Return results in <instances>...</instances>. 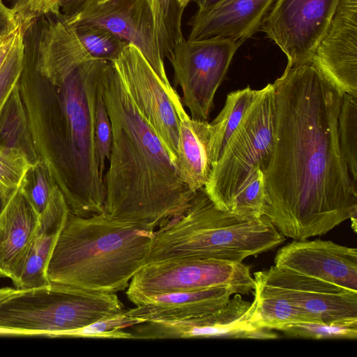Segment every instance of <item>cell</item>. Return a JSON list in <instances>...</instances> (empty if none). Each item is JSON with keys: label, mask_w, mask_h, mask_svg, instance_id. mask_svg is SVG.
<instances>
[{"label": "cell", "mask_w": 357, "mask_h": 357, "mask_svg": "<svg viewBox=\"0 0 357 357\" xmlns=\"http://www.w3.org/2000/svg\"><path fill=\"white\" fill-rule=\"evenodd\" d=\"M273 85L275 143L262 214L284 237L326 234L357 214V183L338 138L343 93L310 62L286 67Z\"/></svg>", "instance_id": "obj_1"}, {"label": "cell", "mask_w": 357, "mask_h": 357, "mask_svg": "<svg viewBox=\"0 0 357 357\" xmlns=\"http://www.w3.org/2000/svg\"><path fill=\"white\" fill-rule=\"evenodd\" d=\"M101 91L112 128L109 167L103 177V213L155 230L182 213L195 192L137 111L112 62L103 75Z\"/></svg>", "instance_id": "obj_2"}, {"label": "cell", "mask_w": 357, "mask_h": 357, "mask_svg": "<svg viewBox=\"0 0 357 357\" xmlns=\"http://www.w3.org/2000/svg\"><path fill=\"white\" fill-rule=\"evenodd\" d=\"M154 231L105 213L81 217L69 211L47 278L89 291H123L146 263Z\"/></svg>", "instance_id": "obj_3"}, {"label": "cell", "mask_w": 357, "mask_h": 357, "mask_svg": "<svg viewBox=\"0 0 357 357\" xmlns=\"http://www.w3.org/2000/svg\"><path fill=\"white\" fill-rule=\"evenodd\" d=\"M284 239L265 215L218 208L203 188L182 213L154 231L146 263L180 259L242 262L276 248Z\"/></svg>", "instance_id": "obj_4"}, {"label": "cell", "mask_w": 357, "mask_h": 357, "mask_svg": "<svg viewBox=\"0 0 357 357\" xmlns=\"http://www.w3.org/2000/svg\"><path fill=\"white\" fill-rule=\"evenodd\" d=\"M109 61L89 59L55 86L74 185L70 213L89 217L104 212L105 191L94 140V114L102 78Z\"/></svg>", "instance_id": "obj_5"}, {"label": "cell", "mask_w": 357, "mask_h": 357, "mask_svg": "<svg viewBox=\"0 0 357 357\" xmlns=\"http://www.w3.org/2000/svg\"><path fill=\"white\" fill-rule=\"evenodd\" d=\"M125 310L116 293L86 291L50 282L17 289L0 301V328L16 335L63 337L68 331Z\"/></svg>", "instance_id": "obj_6"}, {"label": "cell", "mask_w": 357, "mask_h": 357, "mask_svg": "<svg viewBox=\"0 0 357 357\" xmlns=\"http://www.w3.org/2000/svg\"><path fill=\"white\" fill-rule=\"evenodd\" d=\"M275 98L273 84L258 93L228 139L204 187L215 206L230 212L234 199L250 174L269 166L275 143Z\"/></svg>", "instance_id": "obj_7"}, {"label": "cell", "mask_w": 357, "mask_h": 357, "mask_svg": "<svg viewBox=\"0 0 357 357\" xmlns=\"http://www.w3.org/2000/svg\"><path fill=\"white\" fill-rule=\"evenodd\" d=\"M229 287L236 294L254 292L255 280L242 262L213 259H180L146 263L127 288L136 306L165 294Z\"/></svg>", "instance_id": "obj_8"}, {"label": "cell", "mask_w": 357, "mask_h": 357, "mask_svg": "<svg viewBox=\"0 0 357 357\" xmlns=\"http://www.w3.org/2000/svg\"><path fill=\"white\" fill-rule=\"evenodd\" d=\"M19 87L36 152L47 167L69 207L73 202L74 186L56 88L39 75L24 58Z\"/></svg>", "instance_id": "obj_9"}, {"label": "cell", "mask_w": 357, "mask_h": 357, "mask_svg": "<svg viewBox=\"0 0 357 357\" xmlns=\"http://www.w3.org/2000/svg\"><path fill=\"white\" fill-rule=\"evenodd\" d=\"M241 44L228 38H183L174 45L167 59L173 68L174 84L182 90L181 103L191 118L208 121L215 94Z\"/></svg>", "instance_id": "obj_10"}, {"label": "cell", "mask_w": 357, "mask_h": 357, "mask_svg": "<svg viewBox=\"0 0 357 357\" xmlns=\"http://www.w3.org/2000/svg\"><path fill=\"white\" fill-rule=\"evenodd\" d=\"M112 63L137 111L154 130L175 163L179 132L175 105L180 98L177 91L162 83L142 52L131 44Z\"/></svg>", "instance_id": "obj_11"}, {"label": "cell", "mask_w": 357, "mask_h": 357, "mask_svg": "<svg viewBox=\"0 0 357 357\" xmlns=\"http://www.w3.org/2000/svg\"><path fill=\"white\" fill-rule=\"evenodd\" d=\"M340 0H275L259 31L287 58V68L308 63L324 36Z\"/></svg>", "instance_id": "obj_12"}, {"label": "cell", "mask_w": 357, "mask_h": 357, "mask_svg": "<svg viewBox=\"0 0 357 357\" xmlns=\"http://www.w3.org/2000/svg\"><path fill=\"white\" fill-rule=\"evenodd\" d=\"M255 283L296 306L312 322L357 319V291L275 266L256 272Z\"/></svg>", "instance_id": "obj_13"}, {"label": "cell", "mask_w": 357, "mask_h": 357, "mask_svg": "<svg viewBox=\"0 0 357 357\" xmlns=\"http://www.w3.org/2000/svg\"><path fill=\"white\" fill-rule=\"evenodd\" d=\"M66 16L75 26H99L136 47L162 83L167 87L172 88L167 76L154 17L148 0H106Z\"/></svg>", "instance_id": "obj_14"}, {"label": "cell", "mask_w": 357, "mask_h": 357, "mask_svg": "<svg viewBox=\"0 0 357 357\" xmlns=\"http://www.w3.org/2000/svg\"><path fill=\"white\" fill-rule=\"evenodd\" d=\"M310 62L343 94L357 96V0H340Z\"/></svg>", "instance_id": "obj_15"}, {"label": "cell", "mask_w": 357, "mask_h": 357, "mask_svg": "<svg viewBox=\"0 0 357 357\" xmlns=\"http://www.w3.org/2000/svg\"><path fill=\"white\" fill-rule=\"evenodd\" d=\"M275 266L357 291V250L331 241L291 242L277 252Z\"/></svg>", "instance_id": "obj_16"}, {"label": "cell", "mask_w": 357, "mask_h": 357, "mask_svg": "<svg viewBox=\"0 0 357 357\" xmlns=\"http://www.w3.org/2000/svg\"><path fill=\"white\" fill-rule=\"evenodd\" d=\"M251 303L240 294L214 312L187 319L148 321L127 328L133 339H167L226 337L241 339L243 333L253 328L249 322Z\"/></svg>", "instance_id": "obj_17"}, {"label": "cell", "mask_w": 357, "mask_h": 357, "mask_svg": "<svg viewBox=\"0 0 357 357\" xmlns=\"http://www.w3.org/2000/svg\"><path fill=\"white\" fill-rule=\"evenodd\" d=\"M275 0H222L202 14H194L188 22L187 39L228 38L243 43L259 31L261 22Z\"/></svg>", "instance_id": "obj_18"}, {"label": "cell", "mask_w": 357, "mask_h": 357, "mask_svg": "<svg viewBox=\"0 0 357 357\" xmlns=\"http://www.w3.org/2000/svg\"><path fill=\"white\" fill-rule=\"evenodd\" d=\"M38 221L20 185L0 213V277L10 279L15 287Z\"/></svg>", "instance_id": "obj_19"}, {"label": "cell", "mask_w": 357, "mask_h": 357, "mask_svg": "<svg viewBox=\"0 0 357 357\" xmlns=\"http://www.w3.org/2000/svg\"><path fill=\"white\" fill-rule=\"evenodd\" d=\"M69 213L65 197L56 185L52 191L33 234L17 289L47 285V268Z\"/></svg>", "instance_id": "obj_20"}, {"label": "cell", "mask_w": 357, "mask_h": 357, "mask_svg": "<svg viewBox=\"0 0 357 357\" xmlns=\"http://www.w3.org/2000/svg\"><path fill=\"white\" fill-rule=\"evenodd\" d=\"M235 294L229 287L169 293L126 309L125 314L144 322L187 319L215 311Z\"/></svg>", "instance_id": "obj_21"}, {"label": "cell", "mask_w": 357, "mask_h": 357, "mask_svg": "<svg viewBox=\"0 0 357 357\" xmlns=\"http://www.w3.org/2000/svg\"><path fill=\"white\" fill-rule=\"evenodd\" d=\"M179 117L178 155L175 162L179 174L193 192L203 188L211 172L209 158V123L189 116L181 97L176 102Z\"/></svg>", "instance_id": "obj_22"}, {"label": "cell", "mask_w": 357, "mask_h": 357, "mask_svg": "<svg viewBox=\"0 0 357 357\" xmlns=\"http://www.w3.org/2000/svg\"><path fill=\"white\" fill-rule=\"evenodd\" d=\"M254 300L249 308V322L253 328L280 331L300 322L312 321L287 299L255 283Z\"/></svg>", "instance_id": "obj_23"}, {"label": "cell", "mask_w": 357, "mask_h": 357, "mask_svg": "<svg viewBox=\"0 0 357 357\" xmlns=\"http://www.w3.org/2000/svg\"><path fill=\"white\" fill-rule=\"evenodd\" d=\"M258 93L248 86L227 94L225 106L209 123V158L213 167L223 149Z\"/></svg>", "instance_id": "obj_24"}, {"label": "cell", "mask_w": 357, "mask_h": 357, "mask_svg": "<svg viewBox=\"0 0 357 357\" xmlns=\"http://www.w3.org/2000/svg\"><path fill=\"white\" fill-rule=\"evenodd\" d=\"M0 146L24 151L32 164L40 160L34 148L19 83L12 91L0 115Z\"/></svg>", "instance_id": "obj_25"}, {"label": "cell", "mask_w": 357, "mask_h": 357, "mask_svg": "<svg viewBox=\"0 0 357 357\" xmlns=\"http://www.w3.org/2000/svg\"><path fill=\"white\" fill-rule=\"evenodd\" d=\"M155 22L162 57L168 59L174 45L183 39L182 16L184 8L177 0H148Z\"/></svg>", "instance_id": "obj_26"}, {"label": "cell", "mask_w": 357, "mask_h": 357, "mask_svg": "<svg viewBox=\"0 0 357 357\" xmlns=\"http://www.w3.org/2000/svg\"><path fill=\"white\" fill-rule=\"evenodd\" d=\"M337 132L342 155L354 181L357 183V96L342 95Z\"/></svg>", "instance_id": "obj_27"}, {"label": "cell", "mask_w": 357, "mask_h": 357, "mask_svg": "<svg viewBox=\"0 0 357 357\" xmlns=\"http://www.w3.org/2000/svg\"><path fill=\"white\" fill-rule=\"evenodd\" d=\"M75 26L83 47L94 59L112 62L129 44L99 26L80 24Z\"/></svg>", "instance_id": "obj_28"}, {"label": "cell", "mask_w": 357, "mask_h": 357, "mask_svg": "<svg viewBox=\"0 0 357 357\" xmlns=\"http://www.w3.org/2000/svg\"><path fill=\"white\" fill-rule=\"evenodd\" d=\"M280 331L294 337L356 340L357 319L332 322H300L287 325Z\"/></svg>", "instance_id": "obj_29"}, {"label": "cell", "mask_w": 357, "mask_h": 357, "mask_svg": "<svg viewBox=\"0 0 357 357\" xmlns=\"http://www.w3.org/2000/svg\"><path fill=\"white\" fill-rule=\"evenodd\" d=\"M266 196L265 174L260 167H257L235 196L230 212L263 215Z\"/></svg>", "instance_id": "obj_30"}, {"label": "cell", "mask_w": 357, "mask_h": 357, "mask_svg": "<svg viewBox=\"0 0 357 357\" xmlns=\"http://www.w3.org/2000/svg\"><path fill=\"white\" fill-rule=\"evenodd\" d=\"M125 310L114 316L97 321L82 328L68 331L64 333L63 337L133 339L132 334L126 328L144 323V321L126 315Z\"/></svg>", "instance_id": "obj_31"}, {"label": "cell", "mask_w": 357, "mask_h": 357, "mask_svg": "<svg viewBox=\"0 0 357 357\" xmlns=\"http://www.w3.org/2000/svg\"><path fill=\"white\" fill-rule=\"evenodd\" d=\"M56 185L47 167L40 160L32 165L21 183L24 192L39 215L46 208Z\"/></svg>", "instance_id": "obj_32"}, {"label": "cell", "mask_w": 357, "mask_h": 357, "mask_svg": "<svg viewBox=\"0 0 357 357\" xmlns=\"http://www.w3.org/2000/svg\"><path fill=\"white\" fill-rule=\"evenodd\" d=\"M94 140L99 172L102 176L104 177L106 161L109 160L111 152L112 128L109 116L102 95L101 82L95 107Z\"/></svg>", "instance_id": "obj_33"}, {"label": "cell", "mask_w": 357, "mask_h": 357, "mask_svg": "<svg viewBox=\"0 0 357 357\" xmlns=\"http://www.w3.org/2000/svg\"><path fill=\"white\" fill-rule=\"evenodd\" d=\"M26 153L15 148L0 146V183L17 188L32 166Z\"/></svg>", "instance_id": "obj_34"}, {"label": "cell", "mask_w": 357, "mask_h": 357, "mask_svg": "<svg viewBox=\"0 0 357 357\" xmlns=\"http://www.w3.org/2000/svg\"><path fill=\"white\" fill-rule=\"evenodd\" d=\"M62 0H25L22 4L12 8L22 29L34 20L49 14L60 13Z\"/></svg>", "instance_id": "obj_35"}, {"label": "cell", "mask_w": 357, "mask_h": 357, "mask_svg": "<svg viewBox=\"0 0 357 357\" xmlns=\"http://www.w3.org/2000/svg\"><path fill=\"white\" fill-rule=\"evenodd\" d=\"M24 49L14 55L0 72V115L12 91L19 83L24 67Z\"/></svg>", "instance_id": "obj_36"}, {"label": "cell", "mask_w": 357, "mask_h": 357, "mask_svg": "<svg viewBox=\"0 0 357 357\" xmlns=\"http://www.w3.org/2000/svg\"><path fill=\"white\" fill-rule=\"evenodd\" d=\"M24 47L23 31L20 26L0 40V72Z\"/></svg>", "instance_id": "obj_37"}, {"label": "cell", "mask_w": 357, "mask_h": 357, "mask_svg": "<svg viewBox=\"0 0 357 357\" xmlns=\"http://www.w3.org/2000/svg\"><path fill=\"white\" fill-rule=\"evenodd\" d=\"M15 14L12 8L0 1V40L19 27Z\"/></svg>", "instance_id": "obj_38"}, {"label": "cell", "mask_w": 357, "mask_h": 357, "mask_svg": "<svg viewBox=\"0 0 357 357\" xmlns=\"http://www.w3.org/2000/svg\"><path fill=\"white\" fill-rule=\"evenodd\" d=\"M106 0H62L60 12L67 16L74 15L82 10Z\"/></svg>", "instance_id": "obj_39"}, {"label": "cell", "mask_w": 357, "mask_h": 357, "mask_svg": "<svg viewBox=\"0 0 357 357\" xmlns=\"http://www.w3.org/2000/svg\"><path fill=\"white\" fill-rule=\"evenodd\" d=\"M278 335L271 329L266 328H255L243 333L241 339H275Z\"/></svg>", "instance_id": "obj_40"}, {"label": "cell", "mask_w": 357, "mask_h": 357, "mask_svg": "<svg viewBox=\"0 0 357 357\" xmlns=\"http://www.w3.org/2000/svg\"><path fill=\"white\" fill-rule=\"evenodd\" d=\"M15 190L7 188L0 183V213L4 208Z\"/></svg>", "instance_id": "obj_41"}, {"label": "cell", "mask_w": 357, "mask_h": 357, "mask_svg": "<svg viewBox=\"0 0 357 357\" xmlns=\"http://www.w3.org/2000/svg\"><path fill=\"white\" fill-rule=\"evenodd\" d=\"M16 288L12 287L0 288V301L13 294Z\"/></svg>", "instance_id": "obj_42"}, {"label": "cell", "mask_w": 357, "mask_h": 357, "mask_svg": "<svg viewBox=\"0 0 357 357\" xmlns=\"http://www.w3.org/2000/svg\"><path fill=\"white\" fill-rule=\"evenodd\" d=\"M0 335H16V333L13 331L0 328Z\"/></svg>", "instance_id": "obj_43"}, {"label": "cell", "mask_w": 357, "mask_h": 357, "mask_svg": "<svg viewBox=\"0 0 357 357\" xmlns=\"http://www.w3.org/2000/svg\"><path fill=\"white\" fill-rule=\"evenodd\" d=\"M180 6L184 9L187 7L190 2L195 0H177Z\"/></svg>", "instance_id": "obj_44"}, {"label": "cell", "mask_w": 357, "mask_h": 357, "mask_svg": "<svg viewBox=\"0 0 357 357\" xmlns=\"http://www.w3.org/2000/svg\"><path fill=\"white\" fill-rule=\"evenodd\" d=\"M0 1H2V0H0Z\"/></svg>", "instance_id": "obj_45"}, {"label": "cell", "mask_w": 357, "mask_h": 357, "mask_svg": "<svg viewBox=\"0 0 357 357\" xmlns=\"http://www.w3.org/2000/svg\"><path fill=\"white\" fill-rule=\"evenodd\" d=\"M15 1H17V0H15Z\"/></svg>", "instance_id": "obj_46"}]
</instances>
